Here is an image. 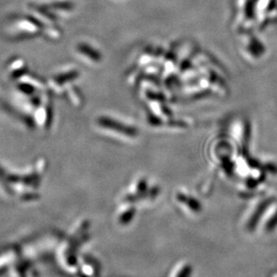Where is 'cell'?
I'll return each mask as SVG.
<instances>
[{
  "label": "cell",
  "instance_id": "1",
  "mask_svg": "<svg viewBox=\"0 0 277 277\" xmlns=\"http://www.w3.org/2000/svg\"><path fill=\"white\" fill-rule=\"evenodd\" d=\"M96 125L106 134L119 137L125 140H134L138 136V131L134 125L114 115H101L96 119Z\"/></svg>",
  "mask_w": 277,
  "mask_h": 277
},
{
  "label": "cell",
  "instance_id": "2",
  "mask_svg": "<svg viewBox=\"0 0 277 277\" xmlns=\"http://www.w3.org/2000/svg\"><path fill=\"white\" fill-rule=\"evenodd\" d=\"M229 133L232 142L239 149V154H248L251 137V127L248 119L237 118L231 123Z\"/></svg>",
  "mask_w": 277,
  "mask_h": 277
},
{
  "label": "cell",
  "instance_id": "3",
  "mask_svg": "<svg viewBox=\"0 0 277 277\" xmlns=\"http://www.w3.org/2000/svg\"><path fill=\"white\" fill-rule=\"evenodd\" d=\"M239 46L242 56L249 63H259L268 53L267 47L262 41L252 34H246L243 36Z\"/></svg>",
  "mask_w": 277,
  "mask_h": 277
},
{
  "label": "cell",
  "instance_id": "4",
  "mask_svg": "<svg viewBox=\"0 0 277 277\" xmlns=\"http://www.w3.org/2000/svg\"><path fill=\"white\" fill-rule=\"evenodd\" d=\"M78 56L81 58L85 63L90 64H97L102 62V53L97 50L96 46L91 43H81L77 44L76 48Z\"/></svg>",
  "mask_w": 277,
  "mask_h": 277
},
{
  "label": "cell",
  "instance_id": "5",
  "mask_svg": "<svg viewBox=\"0 0 277 277\" xmlns=\"http://www.w3.org/2000/svg\"><path fill=\"white\" fill-rule=\"evenodd\" d=\"M269 205V201H266L264 202L263 204L261 205V206L258 207V210H257V212L255 213V215L253 216V218H252V220L250 221V224L249 226L251 227V228H253L256 226V223L258 222V219H259V217L262 215V213L264 212V210L266 209V207Z\"/></svg>",
  "mask_w": 277,
  "mask_h": 277
},
{
  "label": "cell",
  "instance_id": "6",
  "mask_svg": "<svg viewBox=\"0 0 277 277\" xmlns=\"http://www.w3.org/2000/svg\"><path fill=\"white\" fill-rule=\"evenodd\" d=\"M277 216H275V218L271 220V221L269 222V225H268V227H269V229H274L275 228V226H277Z\"/></svg>",
  "mask_w": 277,
  "mask_h": 277
}]
</instances>
